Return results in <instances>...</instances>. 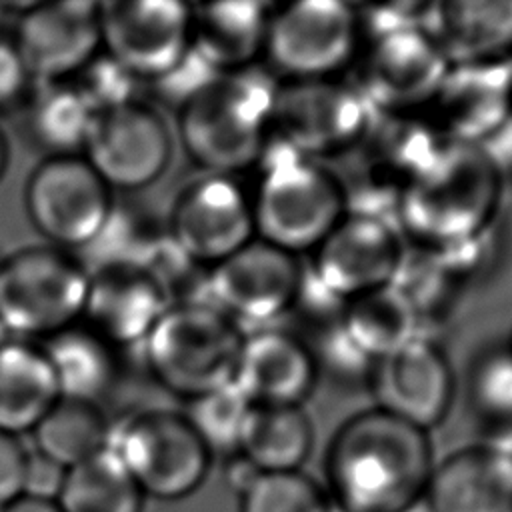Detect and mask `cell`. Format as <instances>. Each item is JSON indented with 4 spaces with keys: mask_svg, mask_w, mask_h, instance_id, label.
<instances>
[{
    "mask_svg": "<svg viewBox=\"0 0 512 512\" xmlns=\"http://www.w3.org/2000/svg\"><path fill=\"white\" fill-rule=\"evenodd\" d=\"M428 432L372 406L348 416L326 450V494L342 512H396L424 496Z\"/></svg>",
    "mask_w": 512,
    "mask_h": 512,
    "instance_id": "1",
    "label": "cell"
},
{
    "mask_svg": "<svg viewBox=\"0 0 512 512\" xmlns=\"http://www.w3.org/2000/svg\"><path fill=\"white\" fill-rule=\"evenodd\" d=\"M504 182L482 146L444 140L398 198V230L428 250L476 238L494 228Z\"/></svg>",
    "mask_w": 512,
    "mask_h": 512,
    "instance_id": "2",
    "label": "cell"
},
{
    "mask_svg": "<svg viewBox=\"0 0 512 512\" xmlns=\"http://www.w3.org/2000/svg\"><path fill=\"white\" fill-rule=\"evenodd\" d=\"M276 84L250 70L214 74L178 106V140L204 174L236 176L258 164L270 140Z\"/></svg>",
    "mask_w": 512,
    "mask_h": 512,
    "instance_id": "3",
    "label": "cell"
},
{
    "mask_svg": "<svg viewBox=\"0 0 512 512\" xmlns=\"http://www.w3.org/2000/svg\"><path fill=\"white\" fill-rule=\"evenodd\" d=\"M260 162L250 196L256 238L296 256L312 252L348 212L344 182L322 162L280 144L266 148Z\"/></svg>",
    "mask_w": 512,
    "mask_h": 512,
    "instance_id": "4",
    "label": "cell"
},
{
    "mask_svg": "<svg viewBox=\"0 0 512 512\" xmlns=\"http://www.w3.org/2000/svg\"><path fill=\"white\" fill-rule=\"evenodd\" d=\"M242 342L238 324L204 300L170 304L142 348L154 380L190 400L232 384Z\"/></svg>",
    "mask_w": 512,
    "mask_h": 512,
    "instance_id": "5",
    "label": "cell"
},
{
    "mask_svg": "<svg viewBox=\"0 0 512 512\" xmlns=\"http://www.w3.org/2000/svg\"><path fill=\"white\" fill-rule=\"evenodd\" d=\"M90 270L56 246H26L0 262V324L12 338H48L82 320Z\"/></svg>",
    "mask_w": 512,
    "mask_h": 512,
    "instance_id": "6",
    "label": "cell"
},
{
    "mask_svg": "<svg viewBox=\"0 0 512 512\" xmlns=\"http://www.w3.org/2000/svg\"><path fill=\"white\" fill-rule=\"evenodd\" d=\"M146 498L182 500L206 480L212 454L182 412L134 410L112 422L108 446Z\"/></svg>",
    "mask_w": 512,
    "mask_h": 512,
    "instance_id": "7",
    "label": "cell"
},
{
    "mask_svg": "<svg viewBox=\"0 0 512 512\" xmlns=\"http://www.w3.org/2000/svg\"><path fill=\"white\" fill-rule=\"evenodd\" d=\"M372 120L374 112L348 82L284 80L274 88L268 142L320 162L356 150Z\"/></svg>",
    "mask_w": 512,
    "mask_h": 512,
    "instance_id": "8",
    "label": "cell"
},
{
    "mask_svg": "<svg viewBox=\"0 0 512 512\" xmlns=\"http://www.w3.org/2000/svg\"><path fill=\"white\" fill-rule=\"evenodd\" d=\"M362 42L354 4L304 0L270 6L262 58L284 80H330L356 60Z\"/></svg>",
    "mask_w": 512,
    "mask_h": 512,
    "instance_id": "9",
    "label": "cell"
},
{
    "mask_svg": "<svg viewBox=\"0 0 512 512\" xmlns=\"http://www.w3.org/2000/svg\"><path fill=\"white\" fill-rule=\"evenodd\" d=\"M352 84L374 114H422L450 66L418 26H404L366 40L356 56Z\"/></svg>",
    "mask_w": 512,
    "mask_h": 512,
    "instance_id": "10",
    "label": "cell"
},
{
    "mask_svg": "<svg viewBox=\"0 0 512 512\" xmlns=\"http://www.w3.org/2000/svg\"><path fill=\"white\" fill-rule=\"evenodd\" d=\"M24 206L50 246L84 250L102 230L114 200L82 154H66L46 156L30 172Z\"/></svg>",
    "mask_w": 512,
    "mask_h": 512,
    "instance_id": "11",
    "label": "cell"
},
{
    "mask_svg": "<svg viewBox=\"0 0 512 512\" xmlns=\"http://www.w3.org/2000/svg\"><path fill=\"white\" fill-rule=\"evenodd\" d=\"M172 146L162 114L138 98L96 112L82 156L110 190L132 192L162 178Z\"/></svg>",
    "mask_w": 512,
    "mask_h": 512,
    "instance_id": "12",
    "label": "cell"
},
{
    "mask_svg": "<svg viewBox=\"0 0 512 512\" xmlns=\"http://www.w3.org/2000/svg\"><path fill=\"white\" fill-rule=\"evenodd\" d=\"M100 38L108 56L140 82H156L190 54V6L176 0L100 2Z\"/></svg>",
    "mask_w": 512,
    "mask_h": 512,
    "instance_id": "13",
    "label": "cell"
},
{
    "mask_svg": "<svg viewBox=\"0 0 512 512\" xmlns=\"http://www.w3.org/2000/svg\"><path fill=\"white\" fill-rule=\"evenodd\" d=\"M400 230L386 218L346 212L310 252L308 274L336 302L392 284L404 258Z\"/></svg>",
    "mask_w": 512,
    "mask_h": 512,
    "instance_id": "14",
    "label": "cell"
},
{
    "mask_svg": "<svg viewBox=\"0 0 512 512\" xmlns=\"http://www.w3.org/2000/svg\"><path fill=\"white\" fill-rule=\"evenodd\" d=\"M304 270L296 254L252 238L206 270L208 302L234 322H266L296 306Z\"/></svg>",
    "mask_w": 512,
    "mask_h": 512,
    "instance_id": "15",
    "label": "cell"
},
{
    "mask_svg": "<svg viewBox=\"0 0 512 512\" xmlns=\"http://www.w3.org/2000/svg\"><path fill=\"white\" fill-rule=\"evenodd\" d=\"M166 234L208 270L256 238L250 196L236 176L202 174L176 196Z\"/></svg>",
    "mask_w": 512,
    "mask_h": 512,
    "instance_id": "16",
    "label": "cell"
},
{
    "mask_svg": "<svg viewBox=\"0 0 512 512\" xmlns=\"http://www.w3.org/2000/svg\"><path fill=\"white\" fill-rule=\"evenodd\" d=\"M368 386L374 406L424 430L436 428L450 412L456 380L444 350L416 336L372 362Z\"/></svg>",
    "mask_w": 512,
    "mask_h": 512,
    "instance_id": "17",
    "label": "cell"
},
{
    "mask_svg": "<svg viewBox=\"0 0 512 512\" xmlns=\"http://www.w3.org/2000/svg\"><path fill=\"white\" fill-rule=\"evenodd\" d=\"M100 2H28L14 44L36 82L72 80L102 48Z\"/></svg>",
    "mask_w": 512,
    "mask_h": 512,
    "instance_id": "18",
    "label": "cell"
},
{
    "mask_svg": "<svg viewBox=\"0 0 512 512\" xmlns=\"http://www.w3.org/2000/svg\"><path fill=\"white\" fill-rule=\"evenodd\" d=\"M444 140L422 114H374L366 136L356 146L362 154L360 176L356 188L346 192V202L366 192L368 198L382 196L394 212L402 192Z\"/></svg>",
    "mask_w": 512,
    "mask_h": 512,
    "instance_id": "19",
    "label": "cell"
},
{
    "mask_svg": "<svg viewBox=\"0 0 512 512\" xmlns=\"http://www.w3.org/2000/svg\"><path fill=\"white\" fill-rule=\"evenodd\" d=\"M426 118L446 140L484 144L512 120V60L450 68Z\"/></svg>",
    "mask_w": 512,
    "mask_h": 512,
    "instance_id": "20",
    "label": "cell"
},
{
    "mask_svg": "<svg viewBox=\"0 0 512 512\" xmlns=\"http://www.w3.org/2000/svg\"><path fill=\"white\" fill-rule=\"evenodd\" d=\"M170 298L138 264H108L90 270L82 320L114 348L142 344Z\"/></svg>",
    "mask_w": 512,
    "mask_h": 512,
    "instance_id": "21",
    "label": "cell"
},
{
    "mask_svg": "<svg viewBox=\"0 0 512 512\" xmlns=\"http://www.w3.org/2000/svg\"><path fill=\"white\" fill-rule=\"evenodd\" d=\"M318 356L298 336L264 328L244 336L232 384L258 406H302L318 382Z\"/></svg>",
    "mask_w": 512,
    "mask_h": 512,
    "instance_id": "22",
    "label": "cell"
},
{
    "mask_svg": "<svg viewBox=\"0 0 512 512\" xmlns=\"http://www.w3.org/2000/svg\"><path fill=\"white\" fill-rule=\"evenodd\" d=\"M418 26L450 68L512 60V0L424 2Z\"/></svg>",
    "mask_w": 512,
    "mask_h": 512,
    "instance_id": "23",
    "label": "cell"
},
{
    "mask_svg": "<svg viewBox=\"0 0 512 512\" xmlns=\"http://www.w3.org/2000/svg\"><path fill=\"white\" fill-rule=\"evenodd\" d=\"M432 512H512V460L488 442L434 464L426 492Z\"/></svg>",
    "mask_w": 512,
    "mask_h": 512,
    "instance_id": "24",
    "label": "cell"
},
{
    "mask_svg": "<svg viewBox=\"0 0 512 512\" xmlns=\"http://www.w3.org/2000/svg\"><path fill=\"white\" fill-rule=\"evenodd\" d=\"M270 4L216 2L190 6V50L214 74L248 70L262 58Z\"/></svg>",
    "mask_w": 512,
    "mask_h": 512,
    "instance_id": "25",
    "label": "cell"
},
{
    "mask_svg": "<svg viewBox=\"0 0 512 512\" xmlns=\"http://www.w3.org/2000/svg\"><path fill=\"white\" fill-rule=\"evenodd\" d=\"M60 398L52 368L40 344L12 338L0 342V430L12 436L32 432Z\"/></svg>",
    "mask_w": 512,
    "mask_h": 512,
    "instance_id": "26",
    "label": "cell"
},
{
    "mask_svg": "<svg viewBox=\"0 0 512 512\" xmlns=\"http://www.w3.org/2000/svg\"><path fill=\"white\" fill-rule=\"evenodd\" d=\"M336 326L368 362L398 350L420 334V318L414 306L394 284L342 302Z\"/></svg>",
    "mask_w": 512,
    "mask_h": 512,
    "instance_id": "27",
    "label": "cell"
},
{
    "mask_svg": "<svg viewBox=\"0 0 512 512\" xmlns=\"http://www.w3.org/2000/svg\"><path fill=\"white\" fill-rule=\"evenodd\" d=\"M40 348L52 368L60 398L98 404L116 382V348L84 322L44 338Z\"/></svg>",
    "mask_w": 512,
    "mask_h": 512,
    "instance_id": "28",
    "label": "cell"
},
{
    "mask_svg": "<svg viewBox=\"0 0 512 512\" xmlns=\"http://www.w3.org/2000/svg\"><path fill=\"white\" fill-rule=\"evenodd\" d=\"M314 428L302 406L250 404L238 454L260 472H294L306 462Z\"/></svg>",
    "mask_w": 512,
    "mask_h": 512,
    "instance_id": "29",
    "label": "cell"
},
{
    "mask_svg": "<svg viewBox=\"0 0 512 512\" xmlns=\"http://www.w3.org/2000/svg\"><path fill=\"white\" fill-rule=\"evenodd\" d=\"M112 422L94 402L58 398L34 426V452L64 470L106 450Z\"/></svg>",
    "mask_w": 512,
    "mask_h": 512,
    "instance_id": "30",
    "label": "cell"
},
{
    "mask_svg": "<svg viewBox=\"0 0 512 512\" xmlns=\"http://www.w3.org/2000/svg\"><path fill=\"white\" fill-rule=\"evenodd\" d=\"M30 96L28 128L32 138L48 150V156L80 154L96 110L76 82H38Z\"/></svg>",
    "mask_w": 512,
    "mask_h": 512,
    "instance_id": "31",
    "label": "cell"
},
{
    "mask_svg": "<svg viewBox=\"0 0 512 512\" xmlns=\"http://www.w3.org/2000/svg\"><path fill=\"white\" fill-rule=\"evenodd\" d=\"M146 496L106 448L66 470L54 498L60 512H142Z\"/></svg>",
    "mask_w": 512,
    "mask_h": 512,
    "instance_id": "32",
    "label": "cell"
},
{
    "mask_svg": "<svg viewBox=\"0 0 512 512\" xmlns=\"http://www.w3.org/2000/svg\"><path fill=\"white\" fill-rule=\"evenodd\" d=\"M466 398L474 416L490 432L512 428V352L494 346L480 352L470 364Z\"/></svg>",
    "mask_w": 512,
    "mask_h": 512,
    "instance_id": "33",
    "label": "cell"
},
{
    "mask_svg": "<svg viewBox=\"0 0 512 512\" xmlns=\"http://www.w3.org/2000/svg\"><path fill=\"white\" fill-rule=\"evenodd\" d=\"M248 410L250 402L234 384H228L186 400L182 414L212 456L224 454L228 458L238 454Z\"/></svg>",
    "mask_w": 512,
    "mask_h": 512,
    "instance_id": "34",
    "label": "cell"
},
{
    "mask_svg": "<svg viewBox=\"0 0 512 512\" xmlns=\"http://www.w3.org/2000/svg\"><path fill=\"white\" fill-rule=\"evenodd\" d=\"M332 502L308 474L258 472L238 496V512H330Z\"/></svg>",
    "mask_w": 512,
    "mask_h": 512,
    "instance_id": "35",
    "label": "cell"
},
{
    "mask_svg": "<svg viewBox=\"0 0 512 512\" xmlns=\"http://www.w3.org/2000/svg\"><path fill=\"white\" fill-rule=\"evenodd\" d=\"M72 80L96 112L138 100L140 80L106 52H98Z\"/></svg>",
    "mask_w": 512,
    "mask_h": 512,
    "instance_id": "36",
    "label": "cell"
},
{
    "mask_svg": "<svg viewBox=\"0 0 512 512\" xmlns=\"http://www.w3.org/2000/svg\"><path fill=\"white\" fill-rule=\"evenodd\" d=\"M30 450L18 436L0 430V508L24 496Z\"/></svg>",
    "mask_w": 512,
    "mask_h": 512,
    "instance_id": "37",
    "label": "cell"
},
{
    "mask_svg": "<svg viewBox=\"0 0 512 512\" xmlns=\"http://www.w3.org/2000/svg\"><path fill=\"white\" fill-rule=\"evenodd\" d=\"M30 76L12 38L0 34V110L16 106L30 92Z\"/></svg>",
    "mask_w": 512,
    "mask_h": 512,
    "instance_id": "38",
    "label": "cell"
},
{
    "mask_svg": "<svg viewBox=\"0 0 512 512\" xmlns=\"http://www.w3.org/2000/svg\"><path fill=\"white\" fill-rule=\"evenodd\" d=\"M64 474H66V470L62 466H58L52 460L30 450L26 480H24V496L54 500L62 486Z\"/></svg>",
    "mask_w": 512,
    "mask_h": 512,
    "instance_id": "39",
    "label": "cell"
},
{
    "mask_svg": "<svg viewBox=\"0 0 512 512\" xmlns=\"http://www.w3.org/2000/svg\"><path fill=\"white\" fill-rule=\"evenodd\" d=\"M258 468H254L242 454H232L228 456L226 462V470H224V480L228 484V488L240 496L250 484L252 480L258 476Z\"/></svg>",
    "mask_w": 512,
    "mask_h": 512,
    "instance_id": "40",
    "label": "cell"
},
{
    "mask_svg": "<svg viewBox=\"0 0 512 512\" xmlns=\"http://www.w3.org/2000/svg\"><path fill=\"white\" fill-rule=\"evenodd\" d=\"M0 512H60L54 500L34 498V496H20L14 502L0 508Z\"/></svg>",
    "mask_w": 512,
    "mask_h": 512,
    "instance_id": "41",
    "label": "cell"
},
{
    "mask_svg": "<svg viewBox=\"0 0 512 512\" xmlns=\"http://www.w3.org/2000/svg\"><path fill=\"white\" fill-rule=\"evenodd\" d=\"M8 162H10V144H8V138H6L4 130L0 128V180L6 174Z\"/></svg>",
    "mask_w": 512,
    "mask_h": 512,
    "instance_id": "42",
    "label": "cell"
},
{
    "mask_svg": "<svg viewBox=\"0 0 512 512\" xmlns=\"http://www.w3.org/2000/svg\"><path fill=\"white\" fill-rule=\"evenodd\" d=\"M396 512H432V508H430L426 496H422V498H418V500L406 504L404 508H400V510H396Z\"/></svg>",
    "mask_w": 512,
    "mask_h": 512,
    "instance_id": "43",
    "label": "cell"
},
{
    "mask_svg": "<svg viewBox=\"0 0 512 512\" xmlns=\"http://www.w3.org/2000/svg\"><path fill=\"white\" fill-rule=\"evenodd\" d=\"M6 338H8V332H6V330L2 328V324H0V342H2V340H6Z\"/></svg>",
    "mask_w": 512,
    "mask_h": 512,
    "instance_id": "44",
    "label": "cell"
},
{
    "mask_svg": "<svg viewBox=\"0 0 512 512\" xmlns=\"http://www.w3.org/2000/svg\"><path fill=\"white\" fill-rule=\"evenodd\" d=\"M508 348H510V352H512V334H510V340H508V344H506Z\"/></svg>",
    "mask_w": 512,
    "mask_h": 512,
    "instance_id": "45",
    "label": "cell"
},
{
    "mask_svg": "<svg viewBox=\"0 0 512 512\" xmlns=\"http://www.w3.org/2000/svg\"><path fill=\"white\" fill-rule=\"evenodd\" d=\"M330 512H342V510H340V508H336V506H332V510H330Z\"/></svg>",
    "mask_w": 512,
    "mask_h": 512,
    "instance_id": "46",
    "label": "cell"
},
{
    "mask_svg": "<svg viewBox=\"0 0 512 512\" xmlns=\"http://www.w3.org/2000/svg\"><path fill=\"white\" fill-rule=\"evenodd\" d=\"M0 262H2V258H0Z\"/></svg>",
    "mask_w": 512,
    "mask_h": 512,
    "instance_id": "47",
    "label": "cell"
}]
</instances>
